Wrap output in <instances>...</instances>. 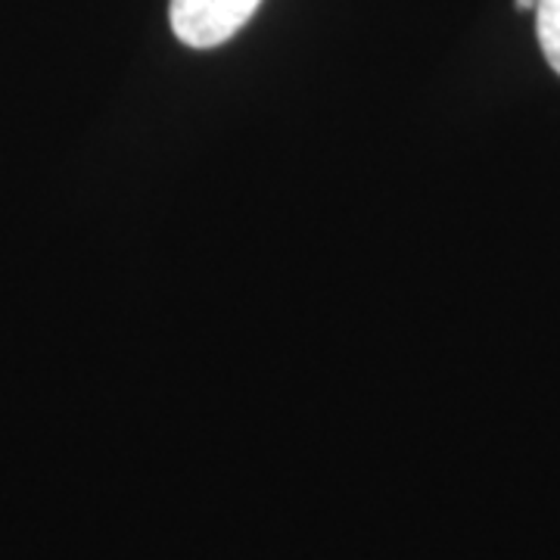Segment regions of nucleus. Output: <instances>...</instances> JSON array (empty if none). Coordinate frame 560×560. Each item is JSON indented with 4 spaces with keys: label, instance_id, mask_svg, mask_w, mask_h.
<instances>
[{
    "label": "nucleus",
    "instance_id": "obj_1",
    "mask_svg": "<svg viewBox=\"0 0 560 560\" xmlns=\"http://www.w3.org/2000/svg\"><path fill=\"white\" fill-rule=\"evenodd\" d=\"M261 0H172V28L180 44L209 50L241 32Z\"/></svg>",
    "mask_w": 560,
    "mask_h": 560
},
{
    "label": "nucleus",
    "instance_id": "obj_2",
    "mask_svg": "<svg viewBox=\"0 0 560 560\" xmlns=\"http://www.w3.org/2000/svg\"><path fill=\"white\" fill-rule=\"evenodd\" d=\"M536 32L545 60L560 75V0H536Z\"/></svg>",
    "mask_w": 560,
    "mask_h": 560
},
{
    "label": "nucleus",
    "instance_id": "obj_3",
    "mask_svg": "<svg viewBox=\"0 0 560 560\" xmlns=\"http://www.w3.org/2000/svg\"><path fill=\"white\" fill-rule=\"evenodd\" d=\"M521 10H536V0H517Z\"/></svg>",
    "mask_w": 560,
    "mask_h": 560
}]
</instances>
